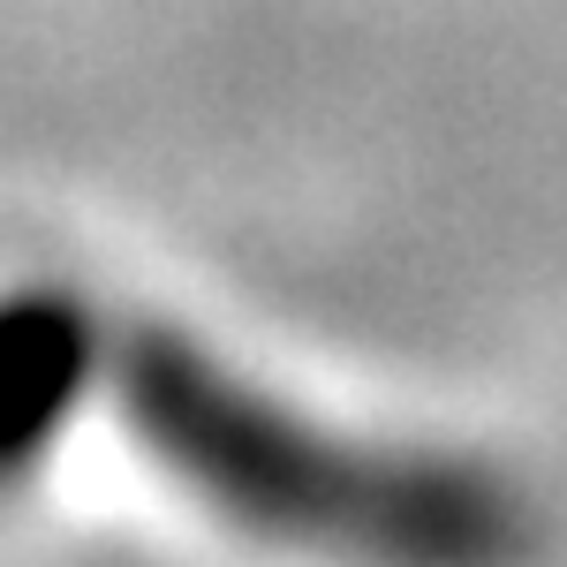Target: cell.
Masks as SVG:
<instances>
[{
    "label": "cell",
    "mask_w": 567,
    "mask_h": 567,
    "mask_svg": "<svg viewBox=\"0 0 567 567\" xmlns=\"http://www.w3.org/2000/svg\"><path fill=\"white\" fill-rule=\"evenodd\" d=\"M106 386L182 492L280 553L333 567H529L537 553L515 484L310 424L175 326H106Z\"/></svg>",
    "instance_id": "6da1fadb"
},
{
    "label": "cell",
    "mask_w": 567,
    "mask_h": 567,
    "mask_svg": "<svg viewBox=\"0 0 567 567\" xmlns=\"http://www.w3.org/2000/svg\"><path fill=\"white\" fill-rule=\"evenodd\" d=\"M106 371V318L69 288L0 296V492L39 477L53 439Z\"/></svg>",
    "instance_id": "7a4b0ae2"
}]
</instances>
